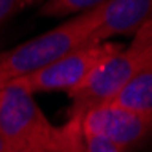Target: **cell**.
<instances>
[{
  "label": "cell",
  "instance_id": "obj_1",
  "mask_svg": "<svg viewBox=\"0 0 152 152\" xmlns=\"http://www.w3.org/2000/svg\"><path fill=\"white\" fill-rule=\"evenodd\" d=\"M150 62H152V22L145 24L139 31H136L128 46H123L112 57H108L79 90L70 94L73 103L68 114V121L66 125H62L64 130L70 136L83 139L81 119L86 114V110H90L97 104L114 101L119 95V92Z\"/></svg>",
  "mask_w": 152,
  "mask_h": 152
},
{
  "label": "cell",
  "instance_id": "obj_2",
  "mask_svg": "<svg viewBox=\"0 0 152 152\" xmlns=\"http://www.w3.org/2000/svg\"><path fill=\"white\" fill-rule=\"evenodd\" d=\"M0 90V134L11 152H86L83 139L50 123L33 94L17 84Z\"/></svg>",
  "mask_w": 152,
  "mask_h": 152
},
{
  "label": "cell",
  "instance_id": "obj_3",
  "mask_svg": "<svg viewBox=\"0 0 152 152\" xmlns=\"http://www.w3.org/2000/svg\"><path fill=\"white\" fill-rule=\"evenodd\" d=\"M101 7L75 15L50 31L0 53V88L35 73L90 40L99 24Z\"/></svg>",
  "mask_w": 152,
  "mask_h": 152
},
{
  "label": "cell",
  "instance_id": "obj_4",
  "mask_svg": "<svg viewBox=\"0 0 152 152\" xmlns=\"http://www.w3.org/2000/svg\"><path fill=\"white\" fill-rule=\"evenodd\" d=\"M121 48V44L110 40L86 42L77 50L66 53L59 61L51 62L50 66L20 77L9 84H17L33 95L39 92H66L70 95L79 90L94 75V72Z\"/></svg>",
  "mask_w": 152,
  "mask_h": 152
},
{
  "label": "cell",
  "instance_id": "obj_5",
  "mask_svg": "<svg viewBox=\"0 0 152 152\" xmlns=\"http://www.w3.org/2000/svg\"><path fill=\"white\" fill-rule=\"evenodd\" d=\"M81 132L104 139L125 152L152 134V117L110 101L86 110L81 119Z\"/></svg>",
  "mask_w": 152,
  "mask_h": 152
},
{
  "label": "cell",
  "instance_id": "obj_6",
  "mask_svg": "<svg viewBox=\"0 0 152 152\" xmlns=\"http://www.w3.org/2000/svg\"><path fill=\"white\" fill-rule=\"evenodd\" d=\"M152 22V0H108L101 6L99 24L88 42H104L117 35H134Z\"/></svg>",
  "mask_w": 152,
  "mask_h": 152
},
{
  "label": "cell",
  "instance_id": "obj_7",
  "mask_svg": "<svg viewBox=\"0 0 152 152\" xmlns=\"http://www.w3.org/2000/svg\"><path fill=\"white\" fill-rule=\"evenodd\" d=\"M114 103L152 117V62L119 92Z\"/></svg>",
  "mask_w": 152,
  "mask_h": 152
},
{
  "label": "cell",
  "instance_id": "obj_8",
  "mask_svg": "<svg viewBox=\"0 0 152 152\" xmlns=\"http://www.w3.org/2000/svg\"><path fill=\"white\" fill-rule=\"evenodd\" d=\"M108 0H46L40 7V15L44 17H66L79 15L90 9L101 7Z\"/></svg>",
  "mask_w": 152,
  "mask_h": 152
},
{
  "label": "cell",
  "instance_id": "obj_9",
  "mask_svg": "<svg viewBox=\"0 0 152 152\" xmlns=\"http://www.w3.org/2000/svg\"><path fill=\"white\" fill-rule=\"evenodd\" d=\"M37 0H0V26L6 24L13 15L22 11L24 7L35 4Z\"/></svg>",
  "mask_w": 152,
  "mask_h": 152
},
{
  "label": "cell",
  "instance_id": "obj_10",
  "mask_svg": "<svg viewBox=\"0 0 152 152\" xmlns=\"http://www.w3.org/2000/svg\"><path fill=\"white\" fill-rule=\"evenodd\" d=\"M83 141H84L86 152H123L117 147H114L112 143L99 137H94V136H83Z\"/></svg>",
  "mask_w": 152,
  "mask_h": 152
},
{
  "label": "cell",
  "instance_id": "obj_11",
  "mask_svg": "<svg viewBox=\"0 0 152 152\" xmlns=\"http://www.w3.org/2000/svg\"><path fill=\"white\" fill-rule=\"evenodd\" d=\"M0 152H11V148H9V145L6 143V139L2 137V134H0Z\"/></svg>",
  "mask_w": 152,
  "mask_h": 152
},
{
  "label": "cell",
  "instance_id": "obj_12",
  "mask_svg": "<svg viewBox=\"0 0 152 152\" xmlns=\"http://www.w3.org/2000/svg\"><path fill=\"white\" fill-rule=\"evenodd\" d=\"M0 101H2V90H0Z\"/></svg>",
  "mask_w": 152,
  "mask_h": 152
}]
</instances>
